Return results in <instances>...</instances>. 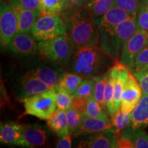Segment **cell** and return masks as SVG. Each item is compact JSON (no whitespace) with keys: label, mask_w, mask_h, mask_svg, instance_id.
Returning <instances> with one entry per match:
<instances>
[{"label":"cell","mask_w":148,"mask_h":148,"mask_svg":"<svg viewBox=\"0 0 148 148\" xmlns=\"http://www.w3.org/2000/svg\"><path fill=\"white\" fill-rule=\"evenodd\" d=\"M78 147L112 148L116 147V134L113 132H104L97 136L82 140Z\"/></svg>","instance_id":"16"},{"label":"cell","mask_w":148,"mask_h":148,"mask_svg":"<svg viewBox=\"0 0 148 148\" xmlns=\"http://www.w3.org/2000/svg\"><path fill=\"white\" fill-rule=\"evenodd\" d=\"M22 125L14 122L1 124L0 127V140L3 144L19 145L21 140Z\"/></svg>","instance_id":"18"},{"label":"cell","mask_w":148,"mask_h":148,"mask_svg":"<svg viewBox=\"0 0 148 148\" xmlns=\"http://www.w3.org/2000/svg\"><path fill=\"white\" fill-rule=\"evenodd\" d=\"M138 79L143 94H148V70L132 72Z\"/></svg>","instance_id":"36"},{"label":"cell","mask_w":148,"mask_h":148,"mask_svg":"<svg viewBox=\"0 0 148 148\" xmlns=\"http://www.w3.org/2000/svg\"><path fill=\"white\" fill-rule=\"evenodd\" d=\"M115 58L99 46L76 47L71 60V70L83 79H91L108 71L115 64Z\"/></svg>","instance_id":"1"},{"label":"cell","mask_w":148,"mask_h":148,"mask_svg":"<svg viewBox=\"0 0 148 148\" xmlns=\"http://www.w3.org/2000/svg\"><path fill=\"white\" fill-rule=\"evenodd\" d=\"M83 78L76 73H64L60 75L58 79V86L64 88L73 95L82 82Z\"/></svg>","instance_id":"23"},{"label":"cell","mask_w":148,"mask_h":148,"mask_svg":"<svg viewBox=\"0 0 148 148\" xmlns=\"http://www.w3.org/2000/svg\"><path fill=\"white\" fill-rule=\"evenodd\" d=\"M142 89L138 79L130 71L121 97V110L130 114L142 97Z\"/></svg>","instance_id":"9"},{"label":"cell","mask_w":148,"mask_h":148,"mask_svg":"<svg viewBox=\"0 0 148 148\" xmlns=\"http://www.w3.org/2000/svg\"><path fill=\"white\" fill-rule=\"evenodd\" d=\"M30 32L38 41L52 39L69 34L67 25L63 16L60 14L44 12H41Z\"/></svg>","instance_id":"5"},{"label":"cell","mask_w":148,"mask_h":148,"mask_svg":"<svg viewBox=\"0 0 148 148\" xmlns=\"http://www.w3.org/2000/svg\"><path fill=\"white\" fill-rule=\"evenodd\" d=\"M95 79H84L79 84L77 90L73 94V97H92L95 91Z\"/></svg>","instance_id":"30"},{"label":"cell","mask_w":148,"mask_h":148,"mask_svg":"<svg viewBox=\"0 0 148 148\" xmlns=\"http://www.w3.org/2000/svg\"><path fill=\"white\" fill-rule=\"evenodd\" d=\"M47 141V133L42 125H22L21 140L20 146L26 147H38L45 145Z\"/></svg>","instance_id":"12"},{"label":"cell","mask_w":148,"mask_h":148,"mask_svg":"<svg viewBox=\"0 0 148 148\" xmlns=\"http://www.w3.org/2000/svg\"><path fill=\"white\" fill-rule=\"evenodd\" d=\"M148 43V34L137 27L136 32L122 48L120 62L131 71L134 66L136 56L138 52Z\"/></svg>","instance_id":"8"},{"label":"cell","mask_w":148,"mask_h":148,"mask_svg":"<svg viewBox=\"0 0 148 148\" xmlns=\"http://www.w3.org/2000/svg\"><path fill=\"white\" fill-rule=\"evenodd\" d=\"M49 90H50V88L47 84L37 77L27 73L21 79L19 85L16 90V95L23 100L25 98Z\"/></svg>","instance_id":"14"},{"label":"cell","mask_w":148,"mask_h":148,"mask_svg":"<svg viewBox=\"0 0 148 148\" xmlns=\"http://www.w3.org/2000/svg\"><path fill=\"white\" fill-rule=\"evenodd\" d=\"M18 21L10 3L5 0L0 1V35L1 47L9 45L17 32Z\"/></svg>","instance_id":"7"},{"label":"cell","mask_w":148,"mask_h":148,"mask_svg":"<svg viewBox=\"0 0 148 148\" xmlns=\"http://www.w3.org/2000/svg\"><path fill=\"white\" fill-rule=\"evenodd\" d=\"M90 0H65L64 11L81 8V7L84 6Z\"/></svg>","instance_id":"39"},{"label":"cell","mask_w":148,"mask_h":148,"mask_svg":"<svg viewBox=\"0 0 148 148\" xmlns=\"http://www.w3.org/2000/svg\"><path fill=\"white\" fill-rule=\"evenodd\" d=\"M147 3H148V0H147Z\"/></svg>","instance_id":"43"},{"label":"cell","mask_w":148,"mask_h":148,"mask_svg":"<svg viewBox=\"0 0 148 148\" xmlns=\"http://www.w3.org/2000/svg\"><path fill=\"white\" fill-rule=\"evenodd\" d=\"M137 29V15L130 14L109 34H99V47L113 56H118L125 42Z\"/></svg>","instance_id":"3"},{"label":"cell","mask_w":148,"mask_h":148,"mask_svg":"<svg viewBox=\"0 0 148 148\" xmlns=\"http://www.w3.org/2000/svg\"><path fill=\"white\" fill-rule=\"evenodd\" d=\"M137 27L148 34V3L147 0H141L137 13Z\"/></svg>","instance_id":"34"},{"label":"cell","mask_w":148,"mask_h":148,"mask_svg":"<svg viewBox=\"0 0 148 148\" xmlns=\"http://www.w3.org/2000/svg\"><path fill=\"white\" fill-rule=\"evenodd\" d=\"M130 127L132 129L144 128L148 126V94L142 95L141 99L130 113Z\"/></svg>","instance_id":"15"},{"label":"cell","mask_w":148,"mask_h":148,"mask_svg":"<svg viewBox=\"0 0 148 148\" xmlns=\"http://www.w3.org/2000/svg\"><path fill=\"white\" fill-rule=\"evenodd\" d=\"M24 103L25 114L42 120H47L56 110V91L50 89L25 98Z\"/></svg>","instance_id":"6"},{"label":"cell","mask_w":148,"mask_h":148,"mask_svg":"<svg viewBox=\"0 0 148 148\" xmlns=\"http://www.w3.org/2000/svg\"><path fill=\"white\" fill-rule=\"evenodd\" d=\"M130 15L129 12L118 6L112 5L100 18L95 20L99 34L112 32L119 24Z\"/></svg>","instance_id":"10"},{"label":"cell","mask_w":148,"mask_h":148,"mask_svg":"<svg viewBox=\"0 0 148 148\" xmlns=\"http://www.w3.org/2000/svg\"><path fill=\"white\" fill-rule=\"evenodd\" d=\"M95 1V0H90L89 2H92V1Z\"/></svg>","instance_id":"42"},{"label":"cell","mask_w":148,"mask_h":148,"mask_svg":"<svg viewBox=\"0 0 148 148\" xmlns=\"http://www.w3.org/2000/svg\"><path fill=\"white\" fill-rule=\"evenodd\" d=\"M29 32H16L9 44V49L16 55L35 54L38 51V43Z\"/></svg>","instance_id":"11"},{"label":"cell","mask_w":148,"mask_h":148,"mask_svg":"<svg viewBox=\"0 0 148 148\" xmlns=\"http://www.w3.org/2000/svg\"><path fill=\"white\" fill-rule=\"evenodd\" d=\"M145 70H148V43L136 56L134 66L130 71H142Z\"/></svg>","instance_id":"33"},{"label":"cell","mask_w":148,"mask_h":148,"mask_svg":"<svg viewBox=\"0 0 148 148\" xmlns=\"http://www.w3.org/2000/svg\"><path fill=\"white\" fill-rule=\"evenodd\" d=\"M103 108H104L96 100L93 96L88 97L85 116L89 117L108 118V116L103 111Z\"/></svg>","instance_id":"29"},{"label":"cell","mask_w":148,"mask_h":148,"mask_svg":"<svg viewBox=\"0 0 148 148\" xmlns=\"http://www.w3.org/2000/svg\"><path fill=\"white\" fill-rule=\"evenodd\" d=\"M24 8L32 10H42L41 0H16Z\"/></svg>","instance_id":"38"},{"label":"cell","mask_w":148,"mask_h":148,"mask_svg":"<svg viewBox=\"0 0 148 148\" xmlns=\"http://www.w3.org/2000/svg\"><path fill=\"white\" fill-rule=\"evenodd\" d=\"M56 91L57 108L66 111L68 108L71 107L73 97L71 93L58 86L56 89Z\"/></svg>","instance_id":"31"},{"label":"cell","mask_w":148,"mask_h":148,"mask_svg":"<svg viewBox=\"0 0 148 148\" xmlns=\"http://www.w3.org/2000/svg\"><path fill=\"white\" fill-rule=\"evenodd\" d=\"M18 21L17 32H29L39 17L41 11L24 8L16 0H8Z\"/></svg>","instance_id":"13"},{"label":"cell","mask_w":148,"mask_h":148,"mask_svg":"<svg viewBox=\"0 0 148 148\" xmlns=\"http://www.w3.org/2000/svg\"><path fill=\"white\" fill-rule=\"evenodd\" d=\"M47 84L50 89H56L58 85V72L48 66H38L28 72Z\"/></svg>","instance_id":"20"},{"label":"cell","mask_w":148,"mask_h":148,"mask_svg":"<svg viewBox=\"0 0 148 148\" xmlns=\"http://www.w3.org/2000/svg\"><path fill=\"white\" fill-rule=\"evenodd\" d=\"M130 73V69L124 64L120 62L119 71L116 77L115 85H114V98H113V108L114 113L121 109V93L124 87L125 83L126 82Z\"/></svg>","instance_id":"22"},{"label":"cell","mask_w":148,"mask_h":148,"mask_svg":"<svg viewBox=\"0 0 148 148\" xmlns=\"http://www.w3.org/2000/svg\"><path fill=\"white\" fill-rule=\"evenodd\" d=\"M131 115L125 113L121 109L111 116V122L112 125V132L119 133L130 124Z\"/></svg>","instance_id":"28"},{"label":"cell","mask_w":148,"mask_h":148,"mask_svg":"<svg viewBox=\"0 0 148 148\" xmlns=\"http://www.w3.org/2000/svg\"><path fill=\"white\" fill-rule=\"evenodd\" d=\"M123 134L128 136L135 148H148V134L141 128L132 129L129 125Z\"/></svg>","instance_id":"24"},{"label":"cell","mask_w":148,"mask_h":148,"mask_svg":"<svg viewBox=\"0 0 148 148\" xmlns=\"http://www.w3.org/2000/svg\"><path fill=\"white\" fill-rule=\"evenodd\" d=\"M87 101L88 98L86 97H73L71 107L82 114L83 116H85Z\"/></svg>","instance_id":"37"},{"label":"cell","mask_w":148,"mask_h":148,"mask_svg":"<svg viewBox=\"0 0 148 148\" xmlns=\"http://www.w3.org/2000/svg\"><path fill=\"white\" fill-rule=\"evenodd\" d=\"M108 70L99 76L93 77L95 81L93 97L104 108H106L105 95H106L107 81L108 78Z\"/></svg>","instance_id":"25"},{"label":"cell","mask_w":148,"mask_h":148,"mask_svg":"<svg viewBox=\"0 0 148 148\" xmlns=\"http://www.w3.org/2000/svg\"><path fill=\"white\" fill-rule=\"evenodd\" d=\"M119 65L120 62H115V64L108 70V78L106 84L105 101H106V109H108V113L110 116L114 114L113 98L114 85H115L116 77H117L118 71H119Z\"/></svg>","instance_id":"21"},{"label":"cell","mask_w":148,"mask_h":148,"mask_svg":"<svg viewBox=\"0 0 148 148\" xmlns=\"http://www.w3.org/2000/svg\"><path fill=\"white\" fill-rule=\"evenodd\" d=\"M107 130L112 132V122L108 118H96L84 116L79 134L83 132H100Z\"/></svg>","instance_id":"17"},{"label":"cell","mask_w":148,"mask_h":148,"mask_svg":"<svg viewBox=\"0 0 148 148\" xmlns=\"http://www.w3.org/2000/svg\"><path fill=\"white\" fill-rule=\"evenodd\" d=\"M41 12L60 14L64 10L65 0H41Z\"/></svg>","instance_id":"32"},{"label":"cell","mask_w":148,"mask_h":148,"mask_svg":"<svg viewBox=\"0 0 148 148\" xmlns=\"http://www.w3.org/2000/svg\"><path fill=\"white\" fill-rule=\"evenodd\" d=\"M75 46L69 34L38 42V52L44 60L65 64L71 62Z\"/></svg>","instance_id":"4"},{"label":"cell","mask_w":148,"mask_h":148,"mask_svg":"<svg viewBox=\"0 0 148 148\" xmlns=\"http://www.w3.org/2000/svg\"><path fill=\"white\" fill-rule=\"evenodd\" d=\"M47 123L49 128L58 136L62 137L69 134V129L65 110L59 108L56 109L47 119Z\"/></svg>","instance_id":"19"},{"label":"cell","mask_w":148,"mask_h":148,"mask_svg":"<svg viewBox=\"0 0 148 148\" xmlns=\"http://www.w3.org/2000/svg\"><path fill=\"white\" fill-rule=\"evenodd\" d=\"M116 147L119 148H133L134 145L132 140L128 136L124 134H121L119 136L116 134Z\"/></svg>","instance_id":"40"},{"label":"cell","mask_w":148,"mask_h":148,"mask_svg":"<svg viewBox=\"0 0 148 148\" xmlns=\"http://www.w3.org/2000/svg\"><path fill=\"white\" fill-rule=\"evenodd\" d=\"M56 147L58 148H70L71 147V138L70 135L62 136L58 143H57Z\"/></svg>","instance_id":"41"},{"label":"cell","mask_w":148,"mask_h":148,"mask_svg":"<svg viewBox=\"0 0 148 148\" xmlns=\"http://www.w3.org/2000/svg\"><path fill=\"white\" fill-rule=\"evenodd\" d=\"M114 1V0H95L92 2H89L87 6L95 21L106 13L112 6Z\"/></svg>","instance_id":"26"},{"label":"cell","mask_w":148,"mask_h":148,"mask_svg":"<svg viewBox=\"0 0 148 148\" xmlns=\"http://www.w3.org/2000/svg\"><path fill=\"white\" fill-rule=\"evenodd\" d=\"M141 0H114L112 5L118 6L132 15H137Z\"/></svg>","instance_id":"35"},{"label":"cell","mask_w":148,"mask_h":148,"mask_svg":"<svg viewBox=\"0 0 148 148\" xmlns=\"http://www.w3.org/2000/svg\"><path fill=\"white\" fill-rule=\"evenodd\" d=\"M66 113L69 132L75 135H79L84 116L72 107L66 110Z\"/></svg>","instance_id":"27"},{"label":"cell","mask_w":148,"mask_h":148,"mask_svg":"<svg viewBox=\"0 0 148 148\" xmlns=\"http://www.w3.org/2000/svg\"><path fill=\"white\" fill-rule=\"evenodd\" d=\"M69 36L75 47L84 45L99 46V33L90 9L81 8L63 11Z\"/></svg>","instance_id":"2"}]
</instances>
